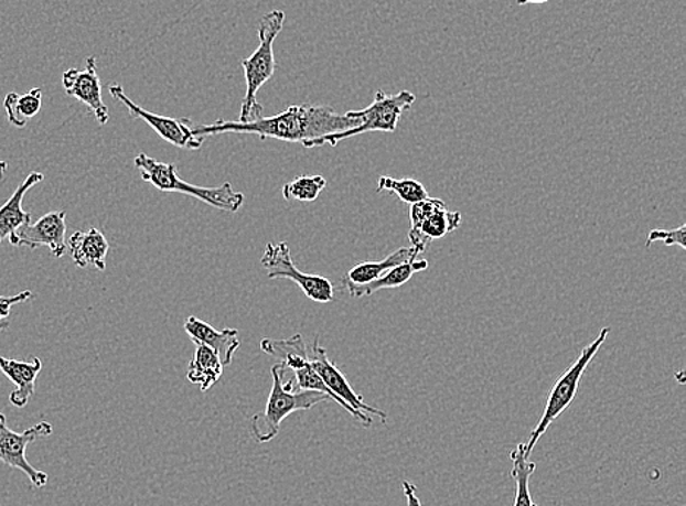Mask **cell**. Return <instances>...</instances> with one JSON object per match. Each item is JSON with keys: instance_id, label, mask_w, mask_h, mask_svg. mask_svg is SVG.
<instances>
[{"instance_id": "6da1fadb", "label": "cell", "mask_w": 686, "mask_h": 506, "mask_svg": "<svg viewBox=\"0 0 686 506\" xmlns=\"http://www.w3.org/2000/svg\"><path fill=\"white\" fill-rule=\"evenodd\" d=\"M361 125L354 110L347 114H335L330 106L298 105L270 118L253 120V122H232L217 120L211 125H192L195 137L204 138L219 133H254L261 140L272 138L286 142H304L318 140L325 136L344 132Z\"/></svg>"}, {"instance_id": "7a4b0ae2", "label": "cell", "mask_w": 686, "mask_h": 506, "mask_svg": "<svg viewBox=\"0 0 686 506\" xmlns=\"http://www.w3.org/2000/svg\"><path fill=\"white\" fill-rule=\"evenodd\" d=\"M286 367L282 363L271 367L272 388L266 409L250 419V433L259 443L271 442L280 433L281 423L296 411H307L331 398L318 391H294V378L285 383Z\"/></svg>"}, {"instance_id": "3957f363", "label": "cell", "mask_w": 686, "mask_h": 506, "mask_svg": "<svg viewBox=\"0 0 686 506\" xmlns=\"http://www.w3.org/2000/svg\"><path fill=\"white\" fill-rule=\"evenodd\" d=\"M286 13L271 11L259 22V46L249 57L242 61L245 71L246 94L242 103L240 116L237 122H253L262 116V106L258 103V91L275 76V42L285 25Z\"/></svg>"}, {"instance_id": "277c9868", "label": "cell", "mask_w": 686, "mask_h": 506, "mask_svg": "<svg viewBox=\"0 0 686 506\" xmlns=\"http://www.w3.org/2000/svg\"><path fill=\"white\" fill-rule=\"evenodd\" d=\"M133 163L141 173L142 181L150 183L161 192H179V194L190 195L192 198L208 204L210 207L227 213L239 212L245 203V195L233 190L232 183L226 182L218 187L192 185L179 177L176 165L161 163L143 152L136 157Z\"/></svg>"}, {"instance_id": "5b68a950", "label": "cell", "mask_w": 686, "mask_h": 506, "mask_svg": "<svg viewBox=\"0 0 686 506\" xmlns=\"http://www.w3.org/2000/svg\"><path fill=\"white\" fill-rule=\"evenodd\" d=\"M611 333L609 326H604L593 343L582 351L580 357L564 372L562 376L556 380L554 388L550 389L548 400H546L545 411L542 415L539 423L533 429L530 438L524 443V454L526 459L530 460V455L539 439L544 437L546 431L550 428V424L572 405L574 398L577 397L578 388H580L582 375L587 369V366L593 362L596 355H598L600 348L603 347L604 342L608 340V335Z\"/></svg>"}, {"instance_id": "8992f818", "label": "cell", "mask_w": 686, "mask_h": 506, "mask_svg": "<svg viewBox=\"0 0 686 506\" xmlns=\"http://www.w3.org/2000/svg\"><path fill=\"white\" fill-rule=\"evenodd\" d=\"M416 96L410 91H400L388 96L383 89L376 91L374 101L363 110H354V115L361 119V125L347 131L333 133L318 138V140L304 142V148H320L324 146L335 147L347 138L362 136L366 132H394L400 122L401 116L415 105Z\"/></svg>"}, {"instance_id": "52a82bcc", "label": "cell", "mask_w": 686, "mask_h": 506, "mask_svg": "<svg viewBox=\"0 0 686 506\" xmlns=\"http://www.w3.org/2000/svg\"><path fill=\"white\" fill-rule=\"evenodd\" d=\"M261 266L267 271L268 279L291 280L298 284L308 299L317 303H330L334 300V286L322 276L304 274L294 266L291 259L289 245L268 244L261 258Z\"/></svg>"}, {"instance_id": "ba28073f", "label": "cell", "mask_w": 686, "mask_h": 506, "mask_svg": "<svg viewBox=\"0 0 686 506\" xmlns=\"http://www.w3.org/2000/svg\"><path fill=\"white\" fill-rule=\"evenodd\" d=\"M312 353L311 365L313 370L324 380L330 391L343 402L345 411H349L354 419L358 420V422L366 428H369L371 424L374 423L371 416H376V418L383 420L384 423L387 422L388 415L385 413V411L366 405L362 396H358V394L350 387L349 380L345 379L343 372L331 362L329 353H326L324 347L320 346L318 338L315 343H313Z\"/></svg>"}, {"instance_id": "9c48e42d", "label": "cell", "mask_w": 686, "mask_h": 506, "mask_svg": "<svg viewBox=\"0 0 686 506\" xmlns=\"http://www.w3.org/2000/svg\"><path fill=\"white\" fill-rule=\"evenodd\" d=\"M52 433L53 427L49 422L34 424L33 428L22 433L13 432L9 429L4 415L0 413V461H3L8 467L20 470L30 478L31 485L42 489L47 485V473L34 469V465L26 460L25 452L31 442L51 437Z\"/></svg>"}, {"instance_id": "30bf717a", "label": "cell", "mask_w": 686, "mask_h": 506, "mask_svg": "<svg viewBox=\"0 0 686 506\" xmlns=\"http://www.w3.org/2000/svg\"><path fill=\"white\" fill-rule=\"evenodd\" d=\"M109 91L116 101L122 103L127 107L132 118L143 120L161 140L168 141L174 147L183 148V150H200L203 147L204 138L194 136L192 132V125L194 123L190 119L168 118V116H160L142 109L125 94L122 85H111Z\"/></svg>"}, {"instance_id": "8fae6325", "label": "cell", "mask_w": 686, "mask_h": 506, "mask_svg": "<svg viewBox=\"0 0 686 506\" xmlns=\"http://www.w3.org/2000/svg\"><path fill=\"white\" fill-rule=\"evenodd\" d=\"M9 244L25 246L30 249L47 246L56 258L64 257L66 249H68V245H66V213L52 212L35 223L24 224L12 236H9Z\"/></svg>"}, {"instance_id": "7c38bea8", "label": "cell", "mask_w": 686, "mask_h": 506, "mask_svg": "<svg viewBox=\"0 0 686 506\" xmlns=\"http://www.w3.org/2000/svg\"><path fill=\"white\" fill-rule=\"evenodd\" d=\"M66 94L87 106L96 116L97 122L106 125L110 115L101 96V83L97 74V60L89 56L85 69H69L62 76Z\"/></svg>"}, {"instance_id": "4fadbf2b", "label": "cell", "mask_w": 686, "mask_h": 506, "mask_svg": "<svg viewBox=\"0 0 686 506\" xmlns=\"http://www.w3.org/2000/svg\"><path fill=\"white\" fill-rule=\"evenodd\" d=\"M183 329L192 342L210 347L219 357L224 366L231 365L233 356L239 351L240 340L237 330H215L214 326L195 316L187 317Z\"/></svg>"}, {"instance_id": "5bb4252c", "label": "cell", "mask_w": 686, "mask_h": 506, "mask_svg": "<svg viewBox=\"0 0 686 506\" xmlns=\"http://www.w3.org/2000/svg\"><path fill=\"white\" fill-rule=\"evenodd\" d=\"M42 360L39 357H34L31 362H20L15 359H7V357H0V372L11 383L17 385L15 391L9 396L11 405L22 409L29 405L31 397L35 392V380L40 372H42Z\"/></svg>"}, {"instance_id": "9a60e30c", "label": "cell", "mask_w": 686, "mask_h": 506, "mask_svg": "<svg viewBox=\"0 0 686 506\" xmlns=\"http://www.w3.org/2000/svg\"><path fill=\"white\" fill-rule=\"evenodd\" d=\"M109 249V241L97 228L75 232L69 239L71 257L79 268L94 267L98 271H105Z\"/></svg>"}, {"instance_id": "2e32d148", "label": "cell", "mask_w": 686, "mask_h": 506, "mask_svg": "<svg viewBox=\"0 0 686 506\" xmlns=\"http://www.w3.org/2000/svg\"><path fill=\"white\" fill-rule=\"evenodd\" d=\"M43 181V173H30L25 181L13 192L11 198L0 207V244H2L7 237L12 236L18 228L31 222V214L22 209V201H24V196L31 187L39 185V183Z\"/></svg>"}, {"instance_id": "e0dca14e", "label": "cell", "mask_w": 686, "mask_h": 506, "mask_svg": "<svg viewBox=\"0 0 686 506\" xmlns=\"http://www.w3.org/2000/svg\"><path fill=\"white\" fill-rule=\"evenodd\" d=\"M421 250L419 248H401L389 255V257L378 262H362L354 266L352 270L347 272L344 279L345 288L349 286H365L372 283V281L378 280L385 272L392 270V268L400 266L410 261V259L419 258Z\"/></svg>"}, {"instance_id": "ac0fdd59", "label": "cell", "mask_w": 686, "mask_h": 506, "mask_svg": "<svg viewBox=\"0 0 686 506\" xmlns=\"http://www.w3.org/2000/svg\"><path fill=\"white\" fill-rule=\"evenodd\" d=\"M428 268L429 262L426 261V259H410V261L392 268V270H388L384 276H380L378 280L372 281L369 284L349 286V288L345 289L349 290L352 298H367V295L375 294L376 291L383 289L401 288V286H405L407 281H410L411 277L415 276L416 272L428 270Z\"/></svg>"}, {"instance_id": "d6986e66", "label": "cell", "mask_w": 686, "mask_h": 506, "mask_svg": "<svg viewBox=\"0 0 686 506\" xmlns=\"http://www.w3.org/2000/svg\"><path fill=\"white\" fill-rule=\"evenodd\" d=\"M461 224V214L459 212H450V209L441 208L432 216H429L420 224L419 228L409 232L411 246L419 248L425 252L426 246L430 240L441 239L448 233L454 232Z\"/></svg>"}, {"instance_id": "ffe728a7", "label": "cell", "mask_w": 686, "mask_h": 506, "mask_svg": "<svg viewBox=\"0 0 686 506\" xmlns=\"http://www.w3.org/2000/svg\"><path fill=\"white\" fill-rule=\"evenodd\" d=\"M194 359L187 366L186 378L200 385L201 391H208L223 376L224 365L219 357L204 344H195Z\"/></svg>"}, {"instance_id": "44dd1931", "label": "cell", "mask_w": 686, "mask_h": 506, "mask_svg": "<svg viewBox=\"0 0 686 506\" xmlns=\"http://www.w3.org/2000/svg\"><path fill=\"white\" fill-rule=\"evenodd\" d=\"M524 443H518L513 451L510 452L513 469H511V477L515 482V496L513 506H537L532 498L530 478L536 472V463L526 459L524 454Z\"/></svg>"}, {"instance_id": "7402d4cb", "label": "cell", "mask_w": 686, "mask_h": 506, "mask_svg": "<svg viewBox=\"0 0 686 506\" xmlns=\"http://www.w3.org/2000/svg\"><path fill=\"white\" fill-rule=\"evenodd\" d=\"M43 91L33 88L30 93L20 96L17 93H9L4 97L3 107L7 110L8 122L15 128H24L30 119L39 115L42 109Z\"/></svg>"}, {"instance_id": "603a6c76", "label": "cell", "mask_w": 686, "mask_h": 506, "mask_svg": "<svg viewBox=\"0 0 686 506\" xmlns=\"http://www.w3.org/2000/svg\"><path fill=\"white\" fill-rule=\"evenodd\" d=\"M326 179L324 176H300L293 182L286 183L282 187V196L287 201H300V203H313L320 198L321 192L325 190Z\"/></svg>"}, {"instance_id": "cb8c5ba5", "label": "cell", "mask_w": 686, "mask_h": 506, "mask_svg": "<svg viewBox=\"0 0 686 506\" xmlns=\"http://www.w3.org/2000/svg\"><path fill=\"white\" fill-rule=\"evenodd\" d=\"M394 192L406 204H417L429 198L428 191L415 179H394L380 176L378 181V192Z\"/></svg>"}, {"instance_id": "d4e9b609", "label": "cell", "mask_w": 686, "mask_h": 506, "mask_svg": "<svg viewBox=\"0 0 686 506\" xmlns=\"http://www.w3.org/2000/svg\"><path fill=\"white\" fill-rule=\"evenodd\" d=\"M685 233L686 226L672 228V230H662V228H654V230L649 233L647 241H645V246L654 244V241H662L663 245L666 246H679L680 249H686L685 244Z\"/></svg>"}, {"instance_id": "484cf974", "label": "cell", "mask_w": 686, "mask_h": 506, "mask_svg": "<svg viewBox=\"0 0 686 506\" xmlns=\"http://www.w3.org/2000/svg\"><path fill=\"white\" fill-rule=\"evenodd\" d=\"M33 295L30 290L15 295H0V322L11 315V309L18 303H24Z\"/></svg>"}, {"instance_id": "4316f807", "label": "cell", "mask_w": 686, "mask_h": 506, "mask_svg": "<svg viewBox=\"0 0 686 506\" xmlns=\"http://www.w3.org/2000/svg\"><path fill=\"white\" fill-rule=\"evenodd\" d=\"M403 491L407 500V506H421L419 496L416 494V486L410 482H403Z\"/></svg>"}, {"instance_id": "83f0119b", "label": "cell", "mask_w": 686, "mask_h": 506, "mask_svg": "<svg viewBox=\"0 0 686 506\" xmlns=\"http://www.w3.org/2000/svg\"><path fill=\"white\" fill-rule=\"evenodd\" d=\"M546 2H549V0H517V4H519V7H523V4H528V3L540 4V3H546Z\"/></svg>"}, {"instance_id": "f1b7e54d", "label": "cell", "mask_w": 686, "mask_h": 506, "mask_svg": "<svg viewBox=\"0 0 686 506\" xmlns=\"http://www.w3.org/2000/svg\"><path fill=\"white\" fill-rule=\"evenodd\" d=\"M8 165V161H0V177H3V174L7 173Z\"/></svg>"}, {"instance_id": "f546056e", "label": "cell", "mask_w": 686, "mask_h": 506, "mask_svg": "<svg viewBox=\"0 0 686 506\" xmlns=\"http://www.w3.org/2000/svg\"><path fill=\"white\" fill-rule=\"evenodd\" d=\"M9 329V322L7 320L0 322V331H4Z\"/></svg>"}]
</instances>
